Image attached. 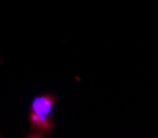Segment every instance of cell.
Wrapping results in <instances>:
<instances>
[{"mask_svg":"<svg viewBox=\"0 0 158 138\" xmlns=\"http://www.w3.org/2000/svg\"><path fill=\"white\" fill-rule=\"evenodd\" d=\"M55 95L45 93L33 98L30 103V123L38 132H50L53 128L52 122V111L55 108Z\"/></svg>","mask_w":158,"mask_h":138,"instance_id":"cell-1","label":"cell"}]
</instances>
